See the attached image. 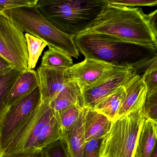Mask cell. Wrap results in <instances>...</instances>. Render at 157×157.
Wrapping results in <instances>:
<instances>
[{"instance_id": "6da1fadb", "label": "cell", "mask_w": 157, "mask_h": 157, "mask_svg": "<svg viewBox=\"0 0 157 157\" xmlns=\"http://www.w3.org/2000/svg\"><path fill=\"white\" fill-rule=\"evenodd\" d=\"M106 1L96 18L81 33H98L155 52L157 38L142 8L109 3Z\"/></svg>"}, {"instance_id": "7a4b0ae2", "label": "cell", "mask_w": 157, "mask_h": 157, "mask_svg": "<svg viewBox=\"0 0 157 157\" xmlns=\"http://www.w3.org/2000/svg\"><path fill=\"white\" fill-rule=\"evenodd\" d=\"M73 38L78 52L85 59L114 66L132 67L133 65L156 53L154 51L104 34L81 33Z\"/></svg>"}, {"instance_id": "3957f363", "label": "cell", "mask_w": 157, "mask_h": 157, "mask_svg": "<svg viewBox=\"0 0 157 157\" xmlns=\"http://www.w3.org/2000/svg\"><path fill=\"white\" fill-rule=\"evenodd\" d=\"M42 102L39 85L6 108L0 118V155L21 151Z\"/></svg>"}, {"instance_id": "277c9868", "label": "cell", "mask_w": 157, "mask_h": 157, "mask_svg": "<svg viewBox=\"0 0 157 157\" xmlns=\"http://www.w3.org/2000/svg\"><path fill=\"white\" fill-rule=\"evenodd\" d=\"M105 3V0H38L36 6L53 26L73 37L90 25Z\"/></svg>"}, {"instance_id": "5b68a950", "label": "cell", "mask_w": 157, "mask_h": 157, "mask_svg": "<svg viewBox=\"0 0 157 157\" xmlns=\"http://www.w3.org/2000/svg\"><path fill=\"white\" fill-rule=\"evenodd\" d=\"M12 21L22 32H26L51 47L77 58L79 53L74 38L58 29L39 10L36 6H24L0 13Z\"/></svg>"}, {"instance_id": "8992f818", "label": "cell", "mask_w": 157, "mask_h": 157, "mask_svg": "<svg viewBox=\"0 0 157 157\" xmlns=\"http://www.w3.org/2000/svg\"><path fill=\"white\" fill-rule=\"evenodd\" d=\"M144 108L113 122L101 144L100 157H134L145 120Z\"/></svg>"}, {"instance_id": "52a82bcc", "label": "cell", "mask_w": 157, "mask_h": 157, "mask_svg": "<svg viewBox=\"0 0 157 157\" xmlns=\"http://www.w3.org/2000/svg\"><path fill=\"white\" fill-rule=\"evenodd\" d=\"M0 56L22 72L29 70L26 40L24 33L0 14Z\"/></svg>"}, {"instance_id": "ba28073f", "label": "cell", "mask_w": 157, "mask_h": 157, "mask_svg": "<svg viewBox=\"0 0 157 157\" xmlns=\"http://www.w3.org/2000/svg\"><path fill=\"white\" fill-rule=\"evenodd\" d=\"M131 67L114 66L103 62L85 59L64 71L65 76L76 81L82 91L90 89L107 80L121 70Z\"/></svg>"}, {"instance_id": "9c48e42d", "label": "cell", "mask_w": 157, "mask_h": 157, "mask_svg": "<svg viewBox=\"0 0 157 157\" xmlns=\"http://www.w3.org/2000/svg\"><path fill=\"white\" fill-rule=\"evenodd\" d=\"M136 74L132 67L121 70L101 84L82 91L84 108L94 109L95 106L119 88L124 86Z\"/></svg>"}, {"instance_id": "30bf717a", "label": "cell", "mask_w": 157, "mask_h": 157, "mask_svg": "<svg viewBox=\"0 0 157 157\" xmlns=\"http://www.w3.org/2000/svg\"><path fill=\"white\" fill-rule=\"evenodd\" d=\"M65 70L41 65L38 69L42 101L50 102L71 81L65 76Z\"/></svg>"}, {"instance_id": "8fae6325", "label": "cell", "mask_w": 157, "mask_h": 157, "mask_svg": "<svg viewBox=\"0 0 157 157\" xmlns=\"http://www.w3.org/2000/svg\"><path fill=\"white\" fill-rule=\"evenodd\" d=\"M124 86L125 97L117 118L144 108L147 96V88L140 75H134Z\"/></svg>"}, {"instance_id": "7c38bea8", "label": "cell", "mask_w": 157, "mask_h": 157, "mask_svg": "<svg viewBox=\"0 0 157 157\" xmlns=\"http://www.w3.org/2000/svg\"><path fill=\"white\" fill-rule=\"evenodd\" d=\"M112 121L94 109L85 108V142L104 138L109 132Z\"/></svg>"}, {"instance_id": "4fadbf2b", "label": "cell", "mask_w": 157, "mask_h": 157, "mask_svg": "<svg viewBox=\"0 0 157 157\" xmlns=\"http://www.w3.org/2000/svg\"><path fill=\"white\" fill-rule=\"evenodd\" d=\"M40 85L38 74L34 70L23 72L14 84L5 102L6 108Z\"/></svg>"}, {"instance_id": "5bb4252c", "label": "cell", "mask_w": 157, "mask_h": 157, "mask_svg": "<svg viewBox=\"0 0 157 157\" xmlns=\"http://www.w3.org/2000/svg\"><path fill=\"white\" fill-rule=\"evenodd\" d=\"M49 104L56 112L72 105H78L85 108L82 90L78 83L71 80L64 89L50 101Z\"/></svg>"}, {"instance_id": "9a60e30c", "label": "cell", "mask_w": 157, "mask_h": 157, "mask_svg": "<svg viewBox=\"0 0 157 157\" xmlns=\"http://www.w3.org/2000/svg\"><path fill=\"white\" fill-rule=\"evenodd\" d=\"M55 113L56 112L50 106L49 101H42L38 109L36 120L24 142L21 151H31L36 138Z\"/></svg>"}, {"instance_id": "2e32d148", "label": "cell", "mask_w": 157, "mask_h": 157, "mask_svg": "<svg viewBox=\"0 0 157 157\" xmlns=\"http://www.w3.org/2000/svg\"><path fill=\"white\" fill-rule=\"evenodd\" d=\"M85 108L79 118L72 127L63 131V137L66 141L73 157H81L83 146L85 144L84 129Z\"/></svg>"}, {"instance_id": "e0dca14e", "label": "cell", "mask_w": 157, "mask_h": 157, "mask_svg": "<svg viewBox=\"0 0 157 157\" xmlns=\"http://www.w3.org/2000/svg\"><path fill=\"white\" fill-rule=\"evenodd\" d=\"M157 141V124L145 118L137 142L136 152L138 157H150Z\"/></svg>"}, {"instance_id": "ac0fdd59", "label": "cell", "mask_w": 157, "mask_h": 157, "mask_svg": "<svg viewBox=\"0 0 157 157\" xmlns=\"http://www.w3.org/2000/svg\"><path fill=\"white\" fill-rule=\"evenodd\" d=\"M63 131L58 112L44 126L36 138L31 151L42 150L49 145L61 139Z\"/></svg>"}, {"instance_id": "d6986e66", "label": "cell", "mask_w": 157, "mask_h": 157, "mask_svg": "<svg viewBox=\"0 0 157 157\" xmlns=\"http://www.w3.org/2000/svg\"><path fill=\"white\" fill-rule=\"evenodd\" d=\"M125 96L124 86L121 87L98 103L94 109L113 122L118 118Z\"/></svg>"}, {"instance_id": "ffe728a7", "label": "cell", "mask_w": 157, "mask_h": 157, "mask_svg": "<svg viewBox=\"0 0 157 157\" xmlns=\"http://www.w3.org/2000/svg\"><path fill=\"white\" fill-rule=\"evenodd\" d=\"M23 72L14 66L0 72V118L6 110L5 102L11 89Z\"/></svg>"}, {"instance_id": "44dd1931", "label": "cell", "mask_w": 157, "mask_h": 157, "mask_svg": "<svg viewBox=\"0 0 157 157\" xmlns=\"http://www.w3.org/2000/svg\"><path fill=\"white\" fill-rule=\"evenodd\" d=\"M48 48L42 57L41 66L67 69L74 65L71 56L52 47Z\"/></svg>"}, {"instance_id": "7402d4cb", "label": "cell", "mask_w": 157, "mask_h": 157, "mask_svg": "<svg viewBox=\"0 0 157 157\" xmlns=\"http://www.w3.org/2000/svg\"><path fill=\"white\" fill-rule=\"evenodd\" d=\"M25 37L29 55L28 67L29 70H33L36 67L44 48L48 46V43L28 33L25 34Z\"/></svg>"}, {"instance_id": "603a6c76", "label": "cell", "mask_w": 157, "mask_h": 157, "mask_svg": "<svg viewBox=\"0 0 157 157\" xmlns=\"http://www.w3.org/2000/svg\"><path fill=\"white\" fill-rule=\"evenodd\" d=\"M84 108L78 105L70 106L58 112L63 131L70 130L77 121Z\"/></svg>"}, {"instance_id": "cb8c5ba5", "label": "cell", "mask_w": 157, "mask_h": 157, "mask_svg": "<svg viewBox=\"0 0 157 157\" xmlns=\"http://www.w3.org/2000/svg\"><path fill=\"white\" fill-rule=\"evenodd\" d=\"M43 150L47 157H73L64 138L49 145Z\"/></svg>"}, {"instance_id": "d4e9b609", "label": "cell", "mask_w": 157, "mask_h": 157, "mask_svg": "<svg viewBox=\"0 0 157 157\" xmlns=\"http://www.w3.org/2000/svg\"><path fill=\"white\" fill-rule=\"evenodd\" d=\"M144 112L145 118L150 119L157 124V90L147 94Z\"/></svg>"}, {"instance_id": "484cf974", "label": "cell", "mask_w": 157, "mask_h": 157, "mask_svg": "<svg viewBox=\"0 0 157 157\" xmlns=\"http://www.w3.org/2000/svg\"><path fill=\"white\" fill-rule=\"evenodd\" d=\"M132 67L135 73L138 75L157 70V53L133 65Z\"/></svg>"}, {"instance_id": "4316f807", "label": "cell", "mask_w": 157, "mask_h": 157, "mask_svg": "<svg viewBox=\"0 0 157 157\" xmlns=\"http://www.w3.org/2000/svg\"><path fill=\"white\" fill-rule=\"evenodd\" d=\"M104 138L91 140L85 143L81 157H100L101 147Z\"/></svg>"}, {"instance_id": "83f0119b", "label": "cell", "mask_w": 157, "mask_h": 157, "mask_svg": "<svg viewBox=\"0 0 157 157\" xmlns=\"http://www.w3.org/2000/svg\"><path fill=\"white\" fill-rule=\"evenodd\" d=\"M113 4L127 7L157 6V0H106Z\"/></svg>"}, {"instance_id": "f1b7e54d", "label": "cell", "mask_w": 157, "mask_h": 157, "mask_svg": "<svg viewBox=\"0 0 157 157\" xmlns=\"http://www.w3.org/2000/svg\"><path fill=\"white\" fill-rule=\"evenodd\" d=\"M38 0H0V13L24 6H35Z\"/></svg>"}, {"instance_id": "f546056e", "label": "cell", "mask_w": 157, "mask_h": 157, "mask_svg": "<svg viewBox=\"0 0 157 157\" xmlns=\"http://www.w3.org/2000/svg\"><path fill=\"white\" fill-rule=\"evenodd\" d=\"M141 76L147 88V94L157 90V70L144 73Z\"/></svg>"}, {"instance_id": "4dcf8cb0", "label": "cell", "mask_w": 157, "mask_h": 157, "mask_svg": "<svg viewBox=\"0 0 157 157\" xmlns=\"http://www.w3.org/2000/svg\"><path fill=\"white\" fill-rule=\"evenodd\" d=\"M0 157H47L43 149L34 151H21L13 154L0 155Z\"/></svg>"}, {"instance_id": "1f68e13d", "label": "cell", "mask_w": 157, "mask_h": 157, "mask_svg": "<svg viewBox=\"0 0 157 157\" xmlns=\"http://www.w3.org/2000/svg\"><path fill=\"white\" fill-rule=\"evenodd\" d=\"M148 20L157 38V9L147 15Z\"/></svg>"}, {"instance_id": "d6a6232c", "label": "cell", "mask_w": 157, "mask_h": 157, "mask_svg": "<svg viewBox=\"0 0 157 157\" xmlns=\"http://www.w3.org/2000/svg\"><path fill=\"white\" fill-rule=\"evenodd\" d=\"M11 66H13L10 63L8 62L7 61L0 56V72Z\"/></svg>"}, {"instance_id": "836d02e7", "label": "cell", "mask_w": 157, "mask_h": 157, "mask_svg": "<svg viewBox=\"0 0 157 157\" xmlns=\"http://www.w3.org/2000/svg\"><path fill=\"white\" fill-rule=\"evenodd\" d=\"M150 157H157V141L151 153V155H150Z\"/></svg>"}, {"instance_id": "e575fe53", "label": "cell", "mask_w": 157, "mask_h": 157, "mask_svg": "<svg viewBox=\"0 0 157 157\" xmlns=\"http://www.w3.org/2000/svg\"><path fill=\"white\" fill-rule=\"evenodd\" d=\"M134 157H138V154H137V153H136Z\"/></svg>"}]
</instances>
